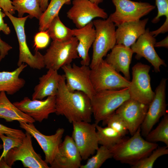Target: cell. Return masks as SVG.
<instances>
[{
    "label": "cell",
    "instance_id": "6da1fadb",
    "mask_svg": "<svg viewBox=\"0 0 168 168\" xmlns=\"http://www.w3.org/2000/svg\"><path fill=\"white\" fill-rule=\"evenodd\" d=\"M55 109L57 115L64 116L70 123L91 121L90 98L82 92L69 91L64 75H61L55 96Z\"/></svg>",
    "mask_w": 168,
    "mask_h": 168
},
{
    "label": "cell",
    "instance_id": "7a4b0ae2",
    "mask_svg": "<svg viewBox=\"0 0 168 168\" xmlns=\"http://www.w3.org/2000/svg\"><path fill=\"white\" fill-rule=\"evenodd\" d=\"M132 136L128 139L123 138L109 149L115 160L132 166L149 155L158 145L143 138L140 127Z\"/></svg>",
    "mask_w": 168,
    "mask_h": 168
},
{
    "label": "cell",
    "instance_id": "3957f363",
    "mask_svg": "<svg viewBox=\"0 0 168 168\" xmlns=\"http://www.w3.org/2000/svg\"><path fill=\"white\" fill-rule=\"evenodd\" d=\"M130 98L128 87L96 92L91 99L95 123L104 120Z\"/></svg>",
    "mask_w": 168,
    "mask_h": 168
},
{
    "label": "cell",
    "instance_id": "277c9868",
    "mask_svg": "<svg viewBox=\"0 0 168 168\" xmlns=\"http://www.w3.org/2000/svg\"><path fill=\"white\" fill-rule=\"evenodd\" d=\"M92 22L96 36L92 44V58L89 65L91 69L98 65L116 44L115 26L109 17L106 20H95Z\"/></svg>",
    "mask_w": 168,
    "mask_h": 168
},
{
    "label": "cell",
    "instance_id": "5b68a950",
    "mask_svg": "<svg viewBox=\"0 0 168 168\" xmlns=\"http://www.w3.org/2000/svg\"><path fill=\"white\" fill-rule=\"evenodd\" d=\"M78 44V40L74 36L65 41H53L43 55L46 68L58 71L80 58L77 50Z\"/></svg>",
    "mask_w": 168,
    "mask_h": 168
},
{
    "label": "cell",
    "instance_id": "8992f818",
    "mask_svg": "<svg viewBox=\"0 0 168 168\" xmlns=\"http://www.w3.org/2000/svg\"><path fill=\"white\" fill-rule=\"evenodd\" d=\"M90 78L96 92L128 87L130 83L103 59L91 69Z\"/></svg>",
    "mask_w": 168,
    "mask_h": 168
},
{
    "label": "cell",
    "instance_id": "52a82bcc",
    "mask_svg": "<svg viewBox=\"0 0 168 168\" xmlns=\"http://www.w3.org/2000/svg\"><path fill=\"white\" fill-rule=\"evenodd\" d=\"M151 67L138 63L132 68V79L128 87L130 98L149 105L155 92L152 90L149 74Z\"/></svg>",
    "mask_w": 168,
    "mask_h": 168
},
{
    "label": "cell",
    "instance_id": "ba28073f",
    "mask_svg": "<svg viewBox=\"0 0 168 168\" xmlns=\"http://www.w3.org/2000/svg\"><path fill=\"white\" fill-rule=\"evenodd\" d=\"M10 20L16 31L19 44V54L17 66L26 63L31 68L40 70L45 67L43 55L38 50L34 55L30 52L26 43L24 26L29 15L16 17L9 12H3Z\"/></svg>",
    "mask_w": 168,
    "mask_h": 168
},
{
    "label": "cell",
    "instance_id": "9c48e42d",
    "mask_svg": "<svg viewBox=\"0 0 168 168\" xmlns=\"http://www.w3.org/2000/svg\"><path fill=\"white\" fill-rule=\"evenodd\" d=\"M25 134L21 144L11 149L4 158L7 164L11 168L15 162L20 161L26 168H50L41 156L35 151L32 144V136L27 132Z\"/></svg>",
    "mask_w": 168,
    "mask_h": 168
},
{
    "label": "cell",
    "instance_id": "30bf717a",
    "mask_svg": "<svg viewBox=\"0 0 168 168\" xmlns=\"http://www.w3.org/2000/svg\"><path fill=\"white\" fill-rule=\"evenodd\" d=\"M72 137L80 154L82 160L87 159L94 154L99 147L96 123L91 124L85 121L72 123Z\"/></svg>",
    "mask_w": 168,
    "mask_h": 168
},
{
    "label": "cell",
    "instance_id": "8fae6325",
    "mask_svg": "<svg viewBox=\"0 0 168 168\" xmlns=\"http://www.w3.org/2000/svg\"><path fill=\"white\" fill-rule=\"evenodd\" d=\"M115 7V11L109 18L115 26L123 23L138 21L155 8L147 2L130 0H112Z\"/></svg>",
    "mask_w": 168,
    "mask_h": 168
},
{
    "label": "cell",
    "instance_id": "7c38bea8",
    "mask_svg": "<svg viewBox=\"0 0 168 168\" xmlns=\"http://www.w3.org/2000/svg\"><path fill=\"white\" fill-rule=\"evenodd\" d=\"M63 70L66 85L71 91H78L86 94L91 99L95 94L91 78V69L89 66H78L75 63L61 68Z\"/></svg>",
    "mask_w": 168,
    "mask_h": 168
},
{
    "label": "cell",
    "instance_id": "4fadbf2b",
    "mask_svg": "<svg viewBox=\"0 0 168 168\" xmlns=\"http://www.w3.org/2000/svg\"><path fill=\"white\" fill-rule=\"evenodd\" d=\"M167 78H163L155 90L153 99L149 104L144 118L141 125V135L145 137L160 119L166 113V89Z\"/></svg>",
    "mask_w": 168,
    "mask_h": 168
},
{
    "label": "cell",
    "instance_id": "5bb4252c",
    "mask_svg": "<svg viewBox=\"0 0 168 168\" xmlns=\"http://www.w3.org/2000/svg\"><path fill=\"white\" fill-rule=\"evenodd\" d=\"M72 4L67 16L77 28L84 27L96 17L108 18L104 9L89 0H73Z\"/></svg>",
    "mask_w": 168,
    "mask_h": 168
},
{
    "label": "cell",
    "instance_id": "9a60e30c",
    "mask_svg": "<svg viewBox=\"0 0 168 168\" xmlns=\"http://www.w3.org/2000/svg\"><path fill=\"white\" fill-rule=\"evenodd\" d=\"M20 127L34 137L43 150L45 156V161L50 165L57 154L62 138L64 132L63 128H58L55 133L51 135H46L40 133L33 123L20 122Z\"/></svg>",
    "mask_w": 168,
    "mask_h": 168
},
{
    "label": "cell",
    "instance_id": "2e32d148",
    "mask_svg": "<svg viewBox=\"0 0 168 168\" xmlns=\"http://www.w3.org/2000/svg\"><path fill=\"white\" fill-rule=\"evenodd\" d=\"M13 104L35 121L40 122L48 119L50 114L56 111L55 96H48L44 100H31L25 97L21 100Z\"/></svg>",
    "mask_w": 168,
    "mask_h": 168
},
{
    "label": "cell",
    "instance_id": "e0dca14e",
    "mask_svg": "<svg viewBox=\"0 0 168 168\" xmlns=\"http://www.w3.org/2000/svg\"><path fill=\"white\" fill-rule=\"evenodd\" d=\"M149 105L130 98L115 111L123 119L128 132L132 135L141 126L146 116Z\"/></svg>",
    "mask_w": 168,
    "mask_h": 168
},
{
    "label": "cell",
    "instance_id": "ac0fdd59",
    "mask_svg": "<svg viewBox=\"0 0 168 168\" xmlns=\"http://www.w3.org/2000/svg\"><path fill=\"white\" fill-rule=\"evenodd\" d=\"M156 42V39L151 35L149 29L148 28L130 48L133 53L136 54V59L145 58L152 65L155 72H159L160 71L161 65H166L155 50L154 45Z\"/></svg>",
    "mask_w": 168,
    "mask_h": 168
},
{
    "label": "cell",
    "instance_id": "d6986e66",
    "mask_svg": "<svg viewBox=\"0 0 168 168\" xmlns=\"http://www.w3.org/2000/svg\"><path fill=\"white\" fill-rule=\"evenodd\" d=\"M82 159L72 137L66 135L60 144L51 168H79Z\"/></svg>",
    "mask_w": 168,
    "mask_h": 168
},
{
    "label": "cell",
    "instance_id": "ffe728a7",
    "mask_svg": "<svg viewBox=\"0 0 168 168\" xmlns=\"http://www.w3.org/2000/svg\"><path fill=\"white\" fill-rule=\"evenodd\" d=\"M148 19L126 22L120 24L115 30L116 44L130 47L145 31Z\"/></svg>",
    "mask_w": 168,
    "mask_h": 168
},
{
    "label": "cell",
    "instance_id": "44dd1931",
    "mask_svg": "<svg viewBox=\"0 0 168 168\" xmlns=\"http://www.w3.org/2000/svg\"><path fill=\"white\" fill-rule=\"evenodd\" d=\"M111 50L104 60L117 72H122L124 77L129 80L130 65L133 52L130 47L120 44H116Z\"/></svg>",
    "mask_w": 168,
    "mask_h": 168
},
{
    "label": "cell",
    "instance_id": "7402d4cb",
    "mask_svg": "<svg viewBox=\"0 0 168 168\" xmlns=\"http://www.w3.org/2000/svg\"><path fill=\"white\" fill-rule=\"evenodd\" d=\"M72 30L73 36L78 40L77 50L82 59L81 64L89 66L90 59L89 51L96 36V30L92 21L83 27L73 29Z\"/></svg>",
    "mask_w": 168,
    "mask_h": 168
},
{
    "label": "cell",
    "instance_id": "603a6c76",
    "mask_svg": "<svg viewBox=\"0 0 168 168\" xmlns=\"http://www.w3.org/2000/svg\"><path fill=\"white\" fill-rule=\"evenodd\" d=\"M58 71L49 69L39 78V83L34 88L32 100H42L46 97L56 95L61 77Z\"/></svg>",
    "mask_w": 168,
    "mask_h": 168
},
{
    "label": "cell",
    "instance_id": "cb8c5ba5",
    "mask_svg": "<svg viewBox=\"0 0 168 168\" xmlns=\"http://www.w3.org/2000/svg\"><path fill=\"white\" fill-rule=\"evenodd\" d=\"M27 66L22 63L12 71H0V92H6L8 95H13L23 87L26 81L19 77V75Z\"/></svg>",
    "mask_w": 168,
    "mask_h": 168
},
{
    "label": "cell",
    "instance_id": "d4e9b609",
    "mask_svg": "<svg viewBox=\"0 0 168 168\" xmlns=\"http://www.w3.org/2000/svg\"><path fill=\"white\" fill-rule=\"evenodd\" d=\"M0 118L7 122L17 121L25 123H34L35 121L12 103L8 99L5 92H0Z\"/></svg>",
    "mask_w": 168,
    "mask_h": 168
},
{
    "label": "cell",
    "instance_id": "484cf974",
    "mask_svg": "<svg viewBox=\"0 0 168 168\" xmlns=\"http://www.w3.org/2000/svg\"><path fill=\"white\" fill-rule=\"evenodd\" d=\"M46 31L54 41H65L73 37L72 29L63 23L58 15L54 18Z\"/></svg>",
    "mask_w": 168,
    "mask_h": 168
},
{
    "label": "cell",
    "instance_id": "4316f807",
    "mask_svg": "<svg viewBox=\"0 0 168 168\" xmlns=\"http://www.w3.org/2000/svg\"><path fill=\"white\" fill-rule=\"evenodd\" d=\"M12 4L18 12V17H22L25 13L29 14V17L39 19L42 11L38 0H13Z\"/></svg>",
    "mask_w": 168,
    "mask_h": 168
},
{
    "label": "cell",
    "instance_id": "83f0119b",
    "mask_svg": "<svg viewBox=\"0 0 168 168\" xmlns=\"http://www.w3.org/2000/svg\"><path fill=\"white\" fill-rule=\"evenodd\" d=\"M99 144L109 148L120 142L123 139L121 134L112 128L96 126Z\"/></svg>",
    "mask_w": 168,
    "mask_h": 168
},
{
    "label": "cell",
    "instance_id": "f1b7e54d",
    "mask_svg": "<svg viewBox=\"0 0 168 168\" xmlns=\"http://www.w3.org/2000/svg\"><path fill=\"white\" fill-rule=\"evenodd\" d=\"M64 5L63 0H51L44 12L40 17L39 30L46 31L54 18L58 15L59 11Z\"/></svg>",
    "mask_w": 168,
    "mask_h": 168
},
{
    "label": "cell",
    "instance_id": "f546056e",
    "mask_svg": "<svg viewBox=\"0 0 168 168\" xmlns=\"http://www.w3.org/2000/svg\"><path fill=\"white\" fill-rule=\"evenodd\" d=\"M147 141L163 142L168 147V114H166L157 126L145 137Z\"/></svg>",
    "mask_w": 168,
    "mask_h": 168
},
{
    "label": "cell",
    "instance_id": "4dcf8cb0",
    "mask_svg": "<svg viewBox=\"0 0 168 168\" xmlns=\"http://www.w3.org/2000/svg\"><path fill=\"white\" fill-rule=\"evenodd\" d=\"M96 154L88 158L86 163L81 165L80 168H99L108 159L113 157L110 149L104 146L98 147Z\"/></svg>",
    "mask_w": 168,
    "mask_h": 168
},
{
    "label": "cell",
    "instance_id": "1f68e13d",
    "mask_svg": "<svg viewBox=\"0 0 168 168\" xmlns=\"http://www.w3.org/2000/svg\"><path fill=\"white\" fill-rule=\"evenodd\" d=\"M168 147H157L148 156L132 166V168H152L156 160L160 156L168 154Z\"/></svg>",
    "mask_w": 168,
    "mask_h": 168
},
{
    "label": "cell",
    "instance_id": "d6a6232c",
    "mask_svg": "<svg viewBox=\"0 0 168 168\" xmlns=\"http://www.w3.org/2000/svg\"><path fill=\"white\" fill-rule=\"evenodd\" d=\"M103 125H107L124 137L128 131L125 123L122 118L115 112L102 121Z\"/></svg>",
    "mask_w": 168,
    "mask_h": 168
},
{
    "label": "cell",
    "instance_id": "836d02e7",
    "mask_svg": "<svg viewBox=\"0 0 168 168\" xmlns=\"http://www.w3.org/2000/svg\"><path fill=\"white\" fill-rule=\"evenodd\" d=\"M0 138L2 140L3 151L0 156V161L4 158L8 152L12 148L19 146L22 142L23 138L6 136L0 133Z\"/></svg>",
    "mask_w": 168,
    "mask_h": 168
},
{
    "label": "cell",
    "instance_id": "e575fe53",
    "mask_svg": "<svg viewBox=\"0 0 168 168\" xmlns=\"http://www.w3.org/2000/svg\"><path fill=\"white\" fill-rule=\"evenodd\" d=\"M155 2L157 14L152 22L154 24L157 23L160 21L161 16H165L166 19L164 22L168 24V0H155Z\"/></svg>",
    "mask_w": 168,
    "mask_h": 168
},
{
    "label": "cell",
    "instance_id": "d590c367",
    "mask_svg": "<svg viewBox=\"0 0 168 168\" xmlns=\"http://www.w3.org/2000/svg\"><path fill=\"white\" fill-rule=\"evenodd\" d=\"M50 37L46 30L40 31L34 37V45L36 51L46 47L49 42Z\"/></svg>",
    "mask_w": 168,
    "mask_h": 168
},
{
    "label": "cell",
    "instance_id": "8d00e7d4",
    "mask_svg": "<svg viewBox=\"0 0 168 168\" xmlns=\"http://www.w3.org/2000/svg\"><path fill=\"white\" fill-rule=\"evenodd\" d=\"M0 133L7 136L23 138L26 136L22 130L12 128L0 124Z\"/></svg>",
    "mask_w": 168,
    "mask_h": 168
},
{
    "label": "cell",
    "instance_id": "74e56055",
    "mask_svg": "<svg viewBox=\"0 0 168 168\" xmlns=\"http://www.w3.org/2000/svg\"><path fill=\"white\" fill-rule=\"evenodd\" d=\"M0 7L3 11L7 12L12 15L15 13L16 11L11 0H0Z\"/></svg>",
    "mask_w": 168,
    "mask_h": 168
},
{
    "label": "cell",
    "instance_id": "f35d334b",
    "mask_svg": "<svg viewBox=\"0 0 168 168\" xmlns=\"http://www.w3.org/2000/svg\"><path fill=\"white\" fill-rule=\"evenodd\" d=\"M12 47L2 40L0 37V62L8 54V52Z\"/></svg>",
    "mask_w": 168,
    "mask_h": 168
},
{
    "label": "cell",
    "instance_id": "ab89813d",
    "mask_svg": "<svg viewBox=\"0 0 168 168\" xmlns=\"http://www.w3.org/2000/svg\"><path fill=\"white\" fill-rule=\"evenodd\" d=\"M1 8L0 7V31H2L6 35H8L11 30L7 24L4 23L3 18L6 15L3 12L1 11Z\"/></svg>",
    "mask_w": 168,
    "mask_h": 168
},
{
    "label": "cell",
    "instance_id": "60d3db41",
    "mask_svg": "<svg viewBox=\"0 0 168 168\" xmlns=\"http://www.w3.org/2000/svg\"><path fill=\"white\" fill-rule=\"evenodd\" d=\"M154 47H165L166 48H168V36H167L166 38L162 40L156 42Z\"/></svg>",
    "mask_w": 168,
    "mask_h": 168
},
{
    "label": "cell",
    "instance_id": "b9f144b4",
    "mask_svg": "<svg viewBox=\"0 0 168 168\" xmlns=\"http://www.w3.org/2000/svg\"><path fill=\"white\" fill-rule=\"evenodd\" d=\"M40 9L43 12L46 10L48 5L49 0H38Z\"/></svg>",
    "mask_w": 168,
    "mask_h": 168
},
{
    "label": "cell",
    "instance_id": "7bdbcfd3",
    "mask_svg": "<svg viewBox=\"0 0 168 168\" xmlns=\"http://www.w3.org/2000/svg\"><path fill=\"white\" fill-rule=\"evenodd\" d=\"M0 168H10L5 162L4 158L0 161Z\"/></svg>",
    "mask_w": 168,
    "mask_h": 168
},
{
    "label": "cell",
    "instance_id": "ee69618b",
    "mask_svg": "<svg viewBox=\"0 0 168 168\" xmlns=\"http://www.w3.org/2000/svg\"><path fill=\"white\" fill-rule=\"evenodd\" d=\"M91 2L98 5L102 2L103 0H89Z\"/></svg>",
    "mask_w": 168,
    "mask_h": 168
},
{
    "label": "cell",
    "instance_id": "f6af8a7d",
    "mask_svg": "<svg viewBox=\"0 0 168 168\" xmlns=\"http://www.w3.org/2000/svg\"><path fill=\"white\" fill-rule=\"evenodd\" d=\"M71 0H63L64 4H69L71 3Z\"/></svg>",
    "mask_w": 168,
    "mask_h": 168
},
{
    "label": "cell",
    "instance_id": "bcb514c9",
    "mask_svg": "<svg viewBox=\"0 0 168 168\" xmlns=\"http://www.w3.org/2000/svg\"><path fill=\"white\" fill-rule=\"evenodd\" d=\"M2 145L0 144V149H2Z\"/></svg>",
    "mask_w": 168,
    "mask_h": 168
}]
</instances>
